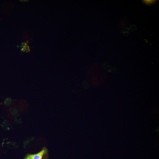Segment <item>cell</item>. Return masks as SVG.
I'll use <instances>...</instances> for the list:
<instances>
[{
  "label": "cell",
  "mask_w": 159,
  "mask_h": 159,
  "mask_svg": "<svg viewBox=\"0 0 159 159\" xmlns=\"http://www.w3.org/2000/svg\"><path fill=\"white\" fill-rule=\"evenodd\" d=\"M48 150L44 147L38 153L35 154H28L24 159H47Z\"/></svg>",
  "instance_id": "obj_1"
},
{
  "label": "cell",
  "mask_w": 159,
  "mask_h": 159,
  "mask_svg": "<svg viewBox=\"0 0 159 159\" xmlns=\"http://www.w3.org/2000/svg\"><path fill=\"white\" fill-rule=\"evenodd\" d=\"M157 0H142L143 3L146 5H151L153 4L156 2Z\"/></svg>",
  "instance_id": "obj_2"
}]
</instances>
